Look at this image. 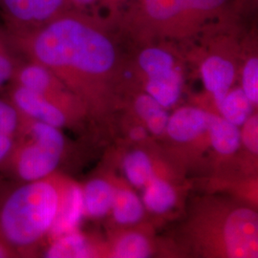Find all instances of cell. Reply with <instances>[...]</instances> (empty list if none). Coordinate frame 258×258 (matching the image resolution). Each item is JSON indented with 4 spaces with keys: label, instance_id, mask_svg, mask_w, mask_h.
Instances as JSON below:
<instances>
[{
    "label": "cell",
    "instance_id": "obj_28",
    "mask_svg": "<svg viewBox=\"0 0 258 258\" xmlns=\"http://www.w3.org/2000/svg\"><path fill=\"white\" fill-rule=\"evenodd\" d=\"M19 257L15 250L5 241L0 231V258Z\"/></svg>",
    "mask_w": 258,
    "mask_h": 258
},
{
    "label": "cell",
    "instance_id": "obj_31",
    "mask_svg": "<svg viewBox=\"0 0 258 258\" xmlns=\"http://www.w3.org/2000/svg\"><path fill=\"white\" fill-rule=\"evenodd\" d=\"M0 42H1V41H0Z\"/></svg>",
    "mask_w": 258,
    "mask_h": 258
},
{
    "label": "cell",
    "instance_id": "obj_16",
    "mask_svg": "<svg viewBox=\"0 0 258 258\" xmlns=\"http://www.w3.org/2000/svg\"><path fill=\"white\" fill-rule=\"evenodd\" d=\"M114 257L145 258L150 254L148 240L137 232L123 235L114 248Z\"/></svg>",
    "mask_w": 258,
    "mask_h": 258
},
{
    "label": "cell",
    "instance_id": "obj_23",
    "mask_svg": "<svg viewBox=\"0 0 258 258\" xmlns=\"http://www.w3.org/2000/svg\"><path fill=\"white\" fill-rule=\"evenodd\" d=\"M162 107L158 102L148 94L141 95L135 102V109L137 111L139 116L143 120H148L150 117L155 115L158 111L161 110Z\"/></svg>",
    "mask_w": 258,
    "mask_h": 258
},
{
    "label": "cell",
    "instance_id": "obj_21",
    "mask_svg": "<svg viewBox=\"0 0 258 258\" xmlns=\"http://www.w3.org/2000/svg\"><path fill=\"white\" fill-rule=\"evenodd\" d=\"M241 131V142L251 153H258V118L257 116H249L243 123Z\"/></svg>",
    "mask_w": 258,
    "mask_h": 258
},
{
    "label": "cell",
    "instance_id": "obj_7",
    "mask_svg": "<svg viewBox=\"0 0 258 258\" xmlns=\"http://www.w3.org/2000/svg\"><path fill=\"white\" fill-rule=\"evenodd\" d=\"M204 84L212 93L217 107L230 91L234 78V68L229 60L214 55L209 57L201 67Z\"/></svg>",
    "mask_w": 258,
    "mask_h": 258
},
{
    "label": "cell",
    "instance_id": "obj_26",
    "mask_svg": "<svg viewBox=\"0 0 258 258\" xmlns=\"http://www.w3.org/2000/svg\"><path fill=\"white\" fill-rule=\"evenodd\" d=\"M15 136L9 134L0 133V166L4 164V162L9 157L14 146Z\"/></svg>",
    "mask_w": 258,
    "mask_h": 258
},
{
    "label": "cell",
    "instance_id": "obj_17",
    "mask_svg": "<svg viewBox=\"0 0 258 258\" xmlns=\"http://www.w3.org/2000/svg\"><path fill=\"white\" fill-rule=\"evenodd\" d=\"M139 64L149 78L173 69V58L161 49L150 48L140 55Z\"/></svg>",
    "mask_w": 258,
    "mask_h": 258
},
{
    "label": "cell",
    "instance_id": "obj_3",
    "mask_svg": "<svg viewBox=\"0 0 258 258\" xmlns=\"http://www.w3.org/2000/svg\"><path fill=\"white\" fill-rule=\"evenodd\" d=\"M64 150L60 129L20 113L14 146L0 171L19 183L39 180L54 174Z\"/></svg>",
    "mask_w": 258,
    "mask_h": 258
},
{
    "label": "cell",
    "instance_id": "obj_9",
    "mask_svg": "<svg viewBox=\"0 0 258 258\" xmlns=\"http://www.w3.org/2000/svg\"><path fill=\"white\" fill-rule=\"evenodd\" d=\"M208 131L213 148L222 155L233 154L241 144L239 127L216 115H211Z\"/></svg>",
    "mask_w": 258,
    "mask_h": 258
},
{
    "label": "cell",
    "instance_id": "obj_2",
    "mask_svg": "<svg viewBox=\"0 0 258 258\" xmlns=\"http://www.w3.org/2000/svg\"><path fill=\"white\" fill-rule=\"evenodd\" d=\"M72 184L52 174L19 183L0 198V231L19 257L51 234Z\"/></svg>",
    "mask_w": 258,
    "mask_h": 258
},
{
    "label": "cell",
    "instance_id": "obj_11",
    "mask_svg": "<svg viewBox=\"0 0 258 258\" xmlns=\"http://www.w3.org/2000/svg\"><path fill=\"white\" fill-rule=\"evenodd\" d=\"M49 258L91 257L93 251L88 240L78 231L67 232L55 238L45 253Z\"/></svg>",
    "mask_w": 258,
    "mask_h": 258
},
{
    "label": "cell",
    "instance_id": "obj_27",
    "mask_svg": "<svg viewBox=\"0 0 258 258\" xmlns=\"http://www.w3.org/2000/svg\"><path fill=\"white\" fill-rule=\"evenodd\" d=\"M224 0H191V9L209 10L220 6Z\"/></svg>",
    "mask_w": 258,
    "mask_h": 258
},
{
    "label": "cell",
    "instance_id": "obj_6",
    "mask_svg": "<svg viewBox=\"0 0 258 258\" xmlns=\"http://www.w3.org/2000/svg\"><path fill=\"white\" fill-rule=\"evenodd\" d=\"M211 115L199 108L183 107L168 118L166 131L176 142H190L208 130Z\"/></svg>",
    "mask_w": 258,
    "mask_h": 258
},
{
    "label": "cell",
    "instance_id": "obj_5",
    "mask_svg": "<svg viewBox=\"0 0 258 258\" xmlns=\"http://www.w3.org/2000/svg\"><path fill=\"white\" fill-rule=\"evenodd\" d=\"M8 100L22 115L56 128L67 126L78 118L44 96L16 83L10 90Z\"/></svg>",
    "mask_w": 258,
    "mask_h": 258
},
{
    "label": "cell",
    "instance_id": "obj_29",
    "mask_svg": "<svg viewBox=\"0 0 258 258\" xmlns=\"http://www.w3.org/2000/svg\"><path fill=\"white\" fill-rule=\"evenodd\" d=\"M130 137L134 141H142L147 137V130L143 126H136L131 129Z\"/></svg>",
    "mask_w": 258,
    "mask_h": 258
},
{
    "label": "cell",
    "instance_id": "obj_13",
    "mask_svg": "<svg viewBox=\"0 0 258 258\" xmlns=\"http://www.w3.org/2000/svg\"><path fill=\"white\" fill-rule=\"evenodd\" d=\"M111 211L117 223L133 225L142 219L144 204L136 194L128 189H119L115 191Z\"/></svg>",
    "mask_w": 258,
    "mask_h": 258
},
{
    "label": "cell",
    "instance_id": "obj_12",
    "mask_svg": "<svg viewBox=\"0 0 258 258\" xmlns=\"http://www.w3.org/2000/svg\"><path fill=\"white\" fill-rule=\"evenodd\" d=\"M144 187L143 204L150 212L165 213L175 206L177 194L166 181L154 176Z\"/></svg>",
    "mask_w": 258,
    "mask_h": 258
},
{
    "label": "cell",
    "instance_id": "obj_20",
    "mask_svg": "<svg viewBox=\"0 0 258 258\" xmlns=\"http://www.w3.org/2000/svg\"><path fill=\"white\" fill-rule=\"evenodd\" d=\"M242 90L252 104L258 102V60L256 57L250 58L243 70Z\"/></svg>",
    "mask_w": 258,
    "mask_h": 258
},
{
    "label": "cell",
    "instance_id": "obj_15",
    "mask_svg": "<svg viewBox=\"0 0 258 258\" xmlns=\"http://www.w3.org/2000/svg\"><path fill=\"white\" fill-rule=\"evenodd\" d=\"M251 106L252 103L244 91L242 89H235L231 92L229 91L225 96L218 106V110L224 119L240 127L249 118Z\"/></svg>",
    "mask_w": 258,
    "mask_h": 258
},
{
    "label": "cell",
    "instance_id": "obj_14",
    "mask_svg": "<svg viewBox=\"0 0 258 258\" xmlns=\"http://www.w3.org/2000/svg\"><path fill=\"white\" fill-rule=\"evenodd\" d=\"M123 170L129 183L137 187H144L155 176L150 158L142 150H134L125 156Z\"/></svg>",
    "mask_w": 258,
    "mask_h": 258
},
{
    "label": "cell",
    "instance_id": "obj_18",
    "mask_svg": "<svg viewBox=\"0 0 258 258\" xmlns=\"http://www.w3.org/2000/svg\"><path fill=\"white\" fill-rule=\"evenodd\" d=\"M191 0H146L148 14L156 19L173 17L190 7Z\"/></svg>",
    "mask_w": 258,
    "mask_h": 258
},
{
    "label": "cell",
    "instance_id": "obj_30",
    "mask_svg": "<svg viewBox=\"0 0 258 258\" xmlns=\"http://www.w3.org/2000/svg\"><path fill=\"white\" fill-rule=\"evenodd\" d=\"M75 1H77L78 3H81V4H86V3L92 2L93 0H75Z\"/></svg>",
    "mask_w": 258,
    "mask_h": 258
},
{
    "label": "cell",
    "instance_id": "obj_4",
    "mask_svg": "<svg viewBox=\"0 0 258 258\" xmlns=\"http://www.w3.org/2000/svg\"><path fill=\"white\" fill-rule=\"evenodd\" d=\"M223 239L228 256L257 257V213L247 208L231 212L225 221Z\"/></svg>",
    "mask_w": 258,
    "mask_h": 258
},
{
    "label": "cell",
    "instance_id": "obj_25",
    "mask_svg": "<svg viewBox=\"0 0 258 258\" xmlns=\"http://www.w3.org/2000/svg\"><path fill=\"white\" fill-rule=\"evenodd\" d=\"M61 3L62 0H33L34 19L44 20L50 18Z\"/></svg>",
    "mask_w": 258,
    "mask_h": 258
},
{
    "label": "cell",
    "instance_id": "obj_8",
    "mask_svg": "<svg viewBox=\"0 0 258 258\" xmlns=\"http://www.w3.org/2000/svg\"><path fill=\"white\" fill-rule=\"evenodd\" d=\"M82 188L83 213L92 218H101L111 211L115 189L107 181L96 178Z\"/></svg>",
    "mask_w": 258,
    "mask_h": 258
},
{
    "label": "cell",
    "instance_id": "obj_22",
    "mask_svg": "<svg viewBox=\"0 0 258 258\" xmlns=\"http://www.w3.org/2000/svg\"><path fill=\"white\" fill-rule=\"evenodd\" d=\"M10 13L21 21H30L34 19L33 0H4Z\"/></svg>",
    "mask_w": 258,
    "mask_h": 258
},
{
    "label": "cell",
    "instance_id": "obj_10",
    "mask_svg": "<svg viewBox=\"0 0 258 258\" xmlns=\"http://www.w3.org/2000/svg\"><path fill=\"white\" fill-rule=\"evenodd\" d=\"M147 91L162 107L168 108L175 103L181 92V78L171 69L165 73L148 78Z\"/></svg>",
    "mask_w": 258,
    "mask_h": 258
},
{
    "label": "cell",
    "instance_id": "obj_1",
    "mask_svg": "<svg viewBox=\"0 0 258 258\" xmlns=\"http://www.w3.org/2000/svg\"><path fill=\"white\" fill-rule=\"evenodd\" d=\"M21 47L77 90L82 78L107 72L116 57L106 37L74 19L56 21L30 41H22Z\"/></svg>",
    "mask_w": 258,
    "mask_h": 258
},
{
    "label": "cell",
    "instance_id": "obj_24",
    "mask_svg": "<svg viewBox=\"0 0 258 258\" xmlns=\"http://www.w3.org/2000/svg\"><path fill=\"white\" fill-rule=\"evenodd\" d=\"M16 67L8 50L0 42V87L13 79Z\"/></svg>",
    "mask_w": 258,
    "mask_h": 258
},
{
    "label": "cell",
    "instance_id": "obj_19",
    "mask_svg": "<svg viewBox=\"0 0 258 258\" xmlns=\"http://www.w3.org/2000/svg\"><path fill=\"white\" fill-rule=\"evenodd\" d=\"M20 122V113L9 100L0 99V133L16 136Z\"/></svg>",
    "mask_w": 258,
    "mask_h": 258
}]
</instances>
